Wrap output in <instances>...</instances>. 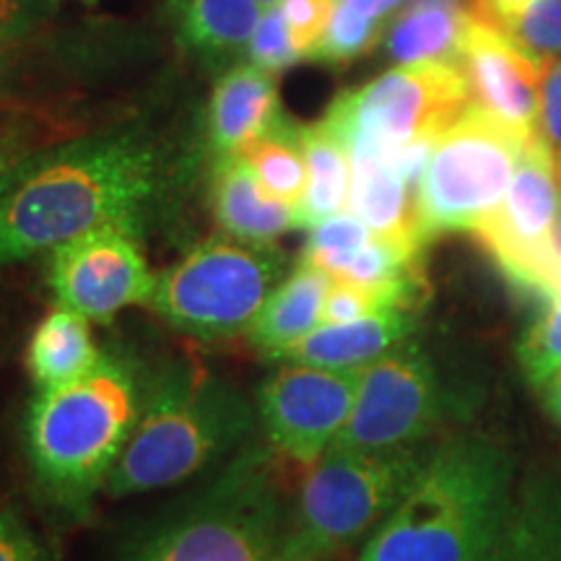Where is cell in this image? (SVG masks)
Returning <instances> with one entry per match:
<instances>
[{"mask_svg":"<svg viewBox=\"0 0 561 561\" xmlns=\"http://www.w3.org/2000/svg\"><path fill=\"white\" fill-rule=\"evenodd\" d=\"M159 172L157 146L138 133L37 153L0 201V265L53 252L104 224L138 221Z\"/></svg>","mask_w":561,"mask_h":561,"instance_id":"obj_1","label":"cell"},{"mask_svg":"<svg viewBox=\"0 0 561 561\" xmlns=\"http://www.w3.org/2000/svg\"><path fill=\"white\" fill-rule=\"evenodd\" d=\"M149 375L117 348L79 382L37 390L24 413V455L34 489L81 515L123 458L136 430Z\"/></svg>","mask_w":561,"mask_h":561,"instance_id":"obj_2","label":"cell"},{"mask_svg":"<svg viewBox=\"0 0 561 561\" xmlns=\"http://www.w3.org/2000/svg\"><path fill=\"white\" fill-rule=\"evenodd\" d=\"M512 512V458L486 437H458L430 462L356 561H479Z\"/></svg>","mask_w":561,"mask_h":561,"instance_id":"obj_3","label":"cell"},{"mask_svg":"<svg viewBox=\"0 0 561 561\" xmlns=\"http://www.w3.org/2000/svg\"><path fill=\"white\" fill-rule=\"evenodd\" d=\"M255 430V401L234 385L195 364H170L146 380L138 424L104 494L123 500L191 481L234 458Z\"/></svg>","mask_w":561,"mask_h":561,"instance_id":"obj_4","label":"cell"},{"mask_svg":"<svg viewBox=\"0 0 561 561\" xmlns=\"http://www.w3.org/2000/svg\"><path fill=\"white\" fill-rule=\"evenodd\" d=\"M273 450L250 442L121 546L115 561H294Z\"/></svg>","mask_w":561,"mask_h":561,"instance_id":"obj_5","label":"cell"},{"mask_svg":"<svg viewBox=\"0 0 561 561\" xmlns=\"http://www.w3.org/2000/svg\"><path fill=\"white\" fill-rule=\"evenodd\" d=\"M432 453L421 445L390 453L328 450L307 466L289 504L294 561H333L375 533L424 471Z\"/></svg>","mask_w":561,"mask_h":561,"instance_id":"obj_6","label":"cell"},{"mask_svg":"<svg viewBox=\"0 0 561 561\" xmlns=\"http://www.w3.org/2000/svg\"><path fill=\"white\" fill-rule=\"evenodd\" d=\"M284 273L286 252L276 242L210 237L157 276L149 307L195 339H231L248 333Z\"/></svg>","mask_w":561,"mask_h":561,"instance_id":"obj_7","label":"cell"},{"mask_svg":"<svg viewBox=\"0 0 561 561\" xmlns=\"http://www.w3.org/2000/svg\"><path fill=\"white\" fill-rule=\"evenodd\" d=\"M530 138L471 104L434 146L416 193L419 229L430 244L442 234L479 231L502 206Z\"/></svg>","mask_w":561,"mask_h":561,"instance_id":"obj_8","label":"cell"},{"mask_svg":"<svg viewBox=\"0 0 561 561\" xmlns=\"http://www.w3.org/2000/svg\"><path fill=\"white\" fill-rule=\"evenodd\" d=\"M471 91L460 66L419 62L398 66L367 87L343 91L322 123L343 144L375 146L385 157L416 138H439L471 107Z\"/></svg>","mask_w":561,"mask_h":561,"instance_id":"obj_9","label":"cell"},{"mask_svg":"<svg viewBox=\"0 0 561 561\" xmlns=\"http://www.w3.org/2000/svg\"><path fill=\"white\" fill-rule=\"evenodd\" d=\"M476 237L515 289L543 299L561 291V180L538 136L525 144L502 206Z\"/></svg>","mask_w":561,"mask_h":561,"instance_id":"obj_10","label":"cell"},{"mask_svg":"<svg viewBox=\"0 0 561 561\" xmlns=\"http://www.w3.org/2000/svg\"><path fill=\"white\" fill-rule=\"evenodd\" d=\"M455 398L432 356L409 339L362 367L354 411L331 450L390 453L419 447L450 419Z\"/></svg>","mask_w":561,"mask_h":561,"instance_id":"obj_11","label":"cell"},{"mask_svg":"<svg viewBox=\"0 0 561 561\" xmlns=\"http://www.w3.org/2000/svg\"><path fill=\"white\" fill-rule=\"evenodd\" d=\"M47 284L58 307L89 322L149 305L153 276L138 244V221L104 224L47 252Z\"/></svg>","mask_w":561,"mask_h":561,"instance_id":"obj_12","label":"cell"},{"mask_svg":"<svg viewBox=\"0 0 561 561\" xmlns=\"http://www.w3.org/2000/svg\"><path fill=\"white\" fill-rule=\"evenodd\" d=\"M362 369L284 362L255 392L257 426L278 458L312 466L339 439L354 411Z\"/></svg>","mask_w":561,"mask_h":561,"instance_id":"obj_13","label":"cell"},{"mask_svg":"<svg viewBox=\"0 0 561 561\" xmlns=\"http://www.w3.org/2000/svg\"><path fill=\"white\" fill-rule=\"evenodd\" d=\"M458 66L476 107L525 138L538 136L541 66L507 32L471 16Z\"/></svg>","mask_w":561,"mask_h":561,"instance_id":"obj_14","label":"cell"},{"mask_svg":"<svg viewBox=\"0 0 561 561\" xmlns=\"http://www.w3.org/2000/svg\"><path fill=\"white\" fill-rule=\"evenodd\" d=\"M346 149L351 157V214L367 224V229L380 240L426 250L419 229L416 193L401 172L385 153L364 140H354Z\"/></svg>","mask_w":561,"mask_h":561,"instance_id":"obj_15","label":"cell"},{"mask_svg":"<svg viewBox=\"0 0 561 561\" xmlns=\"http://www.w3.org/2000/svg\"><path fill=\"white\" fill-rule=\"evenodd\" d=\"M210 206L224 234L240 242L271 244L299 229L297 208L273 201L240 153H224L210 178Z\"/></svg>","mask_w":561,"mask_h":561,"instance_id":"obj_16","label":"cell"},{"mask_svg":"<svg viewBox=\"0 0 561 561\" xmlns=\"http://www.w3.org/2000/svg\"><path fill=\"white\" fill-rule=\"evenodd\" d=\"M280 117L276 76L257 66H237L216 83L208 104V140L219 157L268 133Z\"/></svg>","mask_w":561,"mask_h":561,"instance_id":"obj_17","label":"cell"},{"mask_svg":"<svg viewBox=\"0 0 561 561\" xmlns=\"http://www.w3.org/2000/svg\"><path fill=\"white\" fill-rule=\"evenodd\" d=\"M413 328V312L401 310L341 325H318L310 335L294 343L280 362L320 369H362L409 341Z\"/></svg>","mask_w":561,"mask_h":561,"instance_id":"obj_18","label":"cell"},{"mask_svg":"<svg viewBox=\"0 0 561 561\" xmlns=\"http://www.w3.org/2000/svg\"><path fill=\"white\" fill-rule=\"evenodd\" d=\"M333 278L318 265L299 261L273 289L248 328V339L261 354L280 359L294 343L310 335L322 322V307Z\"/></svg>","mask_w":561,"mask_h":561,"instance_id":"obj_19","label":"cell"},{"mask_svg":"<svg viewBox=\"0 0 561 561\" xmlns=\"http://www.w3.org/2000/svg\"><path fill=\"white\" fill-rule=\"evenodd\" d=\"M89 320L55 307L37 322L26 343L24 364L37 390H60L83 380L102 362Z\"/></svg>","mask_w":561,"mask_h":561,"instance_id":"obj_20","label":"cell"},{"mask_svg":"<svg viewBox=\"0 0 561 561\" xmlns=\"http://www.w3.org/2000/svg\"><path fill=\"white\" fill-rule=\"evenodd\" d=\"M471 13L458 0H413L388 32V53L401 66L453 62L458 66Z\"/></svg>","mask_w":561,"mask_h":561,"instance_id":"obj_21","label":"cell"},{"mask_svg":"<svg viewBox=\"0 0 561 561\" xmlns=\"http://www.w3.org/2000/svg\"><path fill=\"white\" fill-rule=\"evenodd\" d=\"M507 561H561V462L523 483L504 525Z\"/></svg>","mask_w":561,"mask_h":561,"instance_id":"obj_22","label":"cell"},{"mask_svg":"<svg viewBox=\"0 0 561 561\" xmlns=\"http://www.w3.org/2000/svg\"><path fill=\"white\" fill-rule=\"evenodd\" d=\"M299 144L305 151L307 187L297 208L299 229L343 214L351 191V157L346 144L325 123L299 125Z\"/></svg>","mask_w":561,"mask_h":561,"instance_id":"obj_23","label":"cell"},{"mask_svg":"<svg viewBox=\"0 0 561 561\" xmlns=\"http://www.w3.org/2000/svg\"><path fill=\"white\" fill-rule=\"evenodd\" d=\"M180 37L201 55H227L252 39L261 24L255 0H172Z\"/></svg>","mask_w":561,"mask_h":561,"instance_id":"obj_24","label":"cell"},{"mask_svg":"<svg viewBox=\"0 0 561 561\" xmlns=\"http://www.w3.org/2000/svg\"><path fill=\"white\" fill-rule=\"evenodd\" d=\"M234 153H240L248 161L255 180L261 182V187L273 201L299 208L307 187V164L299 144V125L286 123L280 115L268 133L244 144Z\"/></svg>","mask_w":561,"mask_h":561,"instance_id":"obj_25","label":"cell"},{"mask_svg":"<svg viewBox=\"0 0 561 561\" xmlns=\"http://www.w3.org/2000/svg\"><path fill=\"white\" fill-rule=\"evenodd\" d=\"M371 240H375V234L367 229V224L343 210V214H335L310 229V240H307L299 261L318 265L320 271L335 278L351 263V257L362 248H367Z\"/></svg>","mask_w":561,"mask_h":561,"instance_id":"obj_26","label":"cell"},{"mask_svg":"<svg viewBox=\"0 0 561 561\" xmlns=\"http://www.w3.org/2000/svg\"><path fill=\"white\" fill-rule=\"evenodd\" d=\"M68 133H73V128L53 112L0 96V151H21L34 157Z\"/></svg>","mask_w":561,"mask_h":561,"instance_id":"obj_27","label":"cell"},{"mask_svg":"<svg viewBox=\"0 0 561 561\" xmlns=\"http://www.w3.org/2000/svg\"><path fill=\"white\" fill-rule=\"evenodd\" d=\"M517 359L530 385L543 388L557 371H561V291L549 299V307L523 335L517 346Z\"/></svg>","mask_w":561,"mask_h":561,"instance_id":"obj_28","label":"cell"},{"mask_svg":"<svg viewBox=\"0 0 561 561\" xmlns=\"http://www.w3.org/2000/svg\"><path fill=\"white\" fill-rule=\"evenodd\" d=\"M538 66L561 58V0H533L500 24Z\"/></svg>","mask_w":561,"mask_h":561,"instance_id":"obj_29","label":"cell"},{"mask_svg":"<svg viewBox=\"0 0 561 561\" xmlns=\"http://www.w3.org/2000/svg\"><path fill=\"white\" fill-rule=\"evenodd\" d=\"M380 32L382 21L362 16V13H356L351 5L339 0L331 24H328V30L322 34L320 45L314 47L310 60L328 62V66H346V62L367 53L380 39Z\"/></svg>","mask_w":561,"mask_h":561,"instance_id":"obj_30","label":"cell"},{"mask_svg":"<svg viewBox=\"0 0 561 561\" xmlns=\"http://www.w3.org/2000/svg\"><path fill=\"white\" fill-rule=\"evenodd\" d=\"M250 60L252 66L268 70L273 76L301 60L280 9H271L261 16V24L250 39Z\"/></svg>","mask_w":561,"mask_h":561,"instance_id":"obj_31","label":"cell"},{"mask_svg":"<svg viewBox=\"0 0 561 561\" xmlns=\"http://www.w3.org/2000/svg\"><path fill=\"white\" fill-rule=\"evenodd\" d=\"M335 5H339V0H280L278 9L284 13L301 60L312 58L314 47L320 45L322 34L331 24Z\"/></svg>","mask_w":561,"mask_h":561,"instance_id":"obj_32","label":"cell"},{"mask_svg":"<svg viewBox=\"0 0 561 561\" xmlns=\"http://www.w3.org/2000/svg\"><path fill=\"white\" fill-rule=\"evenodd\" d=\"M538 138L557 161L561 180V58L541 66V104H538Z\"/></svg>","mask_w":561,"mask_h":561,"instance_id":"obj_33","label":"cell"},{"mask_svg":"<svg viewBox=\"0 0 561 561\" xmlns=\"http://www.w3.org/2000/svg\"><path fill=\"white\" fill-rule=\"evenodd\" d=\"M0 561H55L47 543L13 507L0 510Z\"/></svg>","mask_w":561,"mask_h":561,"instance_id":"obj_34","label":"cell"},{"mask_svg":"<svg viewBox=\"0 0 561 561\" xmlns=\"http://www.w3.org/2000/svg\"><path fill=\"white\" fill-rule=\"evenodd\" d=\"M390 312L385 310L382 299L362 286L343 284V280H333L331 291L325 297V307H322V322L320 325H341V322H354L371 318V314Z\"/></svg>","mask_w":561,"mask_h":561,"instance_id":"obj_35","label":"cell"},{"mask_svg":"<svg viewBox=\"0 0 561 561\" xmlns=\"http://www.w3.org/2000/svg\"><path fill=\"white\" fill-rule=\"evenodd\" d=\"M45 9L47 0H0V32L32 37Z\"/></svg>","mask_w":561,"mask_h":561,"instance_id":"obj_36","label":"cell"},{"mask_svg":"<svg viewBox=\"0 0 561 561\" xmlns=\"http://www.w3.org/2000/svg\"><path fill=\"white\" fill-rule=\"evenodd\" d=\"M34 157H37V153H34ZM30 159H32V153L0 151V201H3V195L9 193V187L16 182L19 172L24 170V164Z\"/></svg>","mask_w":561,"mask_h":561,"instance_id":"obj_37","label":"cell"},{"mask_svg":"<svg viewBox=\"0 0 561 561\" xmlns=\"http://www.w3.org/2000/svg\"><path fill=\"white\" fill-rule=\"evenodd\" d=\"M528 3H533V0H481L479 16L494 21V24L500 26L512 16H517Z\"/></svg>","mask_w":561,"mask_h":561,"instance_id":"obj_38","label":"cell"},{"mask_svg":"<svg viewBox=\"0 0 561 561\" xmlns=\"http://www.w3.org/2000/svg\"><path fill=\"white\" fill-rule=\"evenodd\" d=\"M343 3L351 5L356 13H362V16L382 21L388 13L396 11L403 0H343Z\"/></svg>","mask_w":561,"mask_h":561,"instance_id":"obj_39","label":"cell"},{"mask_svg":"<svg viewBox=\"0 0 561 561\" xmlns=\"http://www.w3.org/2000/svg\"><path fill=\"white\" fill-rule=\"evenodd\" d=\"M543 409L561 426V371L543 385Z\"/></svg>","mask_w":561,"mask_h":561,"instance_id":"obj_40","label":"cell"},{"mask_svg":"<svg viewBox=\"0 0 561 561\" xmlns=\"http://www.w3.org/2000/svg\"><path fill=\"white\" fill-rule=\"evenodd\" d=\"M32 37H19V34L0 32V62H9L13 55H19Z\"/></svg>","mask_w":561,"mask_h":561,"instance_id":"obj_41","label":"cell"},{"mask_svg":"<svg viewBox=\"0 0 561 561\" xmlns=\"http://www.w3.org/2000/svg\"><path fill=\"white\" fill-rule=\"evenodd\" d=\"M479 561H507V551H504V533L500 536V541L489 546V551L483 553Z\"/></svg>","mask_w":561,"mask_h":561,"instance_id":"obj_42","label":"cell"},{"mask_svg":"<svg viewBox=\"0 0 561 561\" xmlns=\"http://www.w3.org/2000/svg\"><path fill=\"white\" fill-rule=\"evenodd\" d=\"M5 87H9V62H0V96H3Z\"/></svg>","mask_w":561,"mask_h":561,"instance_id":"obj_43","label":"cell"},{"mask_svg":"<svg viewBox=\"0 0 561 561\" xmlns=\"http://www.w3.org/2000/svg\"><path fill=\"white\" fill-rule=\"evenodd\" d=\"M257 3V9H265V11H271V9H278L280 5V0H255Z\"/></svg>","mask_w":561,"mask_h":561,"instance_id":"obj_44","label":"cell"},{"mask_svg":"<svg viewBox=\"0 0 561 561\" xmlns=\"http://www.w3.org/2000/svg\"><path fill=\"white\" fill-rule=\"evenodd\" d=\"M83 3H96V0H83Z\"/></svg>","mask_w":561,"mask_h":561,"instance_id":"obj_45","label":"cell"},{"mask_svg":"<svg viewBox=\"0 0 561 561\" xmlns=\"http://www.w3.org/2000/svg\"><path fill=\"white\" fill-rule=\"evenodd\" d=\"M557 375H559V371H557Z\"/></svg>","mask_w":561,"mask_h":561,"instance_id":"obj_46","label":"cell"}]
</instances>
